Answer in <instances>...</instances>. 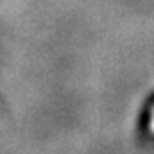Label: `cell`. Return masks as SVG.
I'll list each match as a JSON object with an SVG mask.
<instances>
[{"label":"cell","instance_id":"obj_1","mask_svg":"<svg viewBox=\"0 0 154 154\" xmlns=\"http://www.w3.org/2000/svg\"><path fill=\"white\" fill-rule=\"evenodd\" d=\"M138 134L149 142H154V93L147 97L140 116H138Z\"/></svg>","mask_w":154,"mask_h":154},{"label":"cell","instance_id":"obj_2","mask_svg":"<svg viewBox=\"0 0 154 154\" xmlns=\"http://www.w3.org/2000/svg\"><path fill=\"white\" fill-rule=\"evenodd\" d=\"M0 109H2V100H0Z\"/></svg>","mask_w":154,"mask_h":154}]
</instances>
